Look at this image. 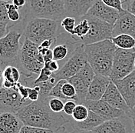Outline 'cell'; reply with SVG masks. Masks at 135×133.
I'll return each mask as SVG.
<instances>
[{
	"label": "cell",
	"instance_id": "obj_35",
	"mask_svg": "<svg viewBox=\"0 0 135 133\" xmlns=\"http://www.w3.org/2000/svg\"><path fill=\"white\" fill-rule=\"evenodd\" d=\"M54 132L45 129H41L37 127H32V126H28L24 125L20 133H53Z\"/></svg>",
	"mask_w": 135,
	"mask_h": 133
},
{
	"label": "cell",
	"instance_id": "obj_32",
	"mask_svg": "<svg viewBox=\"0 0 135 133\" xmlns=\"http://www.w3.org/2000/svg\"><path fill=\"white\" fill-rule=\"evenodd\" d=\"M7 8H8V15L10 21L14 22H18L20 19V13L18 11L19 8H17L14 4L10 3L9 2H8L7 3Z\"/></svg>",
	"mask_w": 135,
	"mask_h": 133
},
{
	"label": "cell",
	"instance_id": "obj_4",
	"mask_svg": "<svg viewBox=\"0 0 135 133\" xmlns=\"http://www.w3.org/2000/svg\"><path fill=\"white\" fill-rule=\"evenodd\" d=\"M58 30L57 21L43 19L32 18L26 24L24 30L25 39L40 45L45 40H56Z\"/></svg>",
	"mask_w": 135,
	"mask_h": 133
},
{
	"label": "cell",
	"instance_id": "obj_50",
	"mask_svg": "<svg viewBox=\"0 0 135 133\" xmlns=\"http://www.w3.org/2000/svg\"><path fill=\"white\" fill-rule=\"evenodd\" d=\"M133 133H135V130H134V132H133Z\"/></svg>",
	"mask_w": 135,
	"mask_h": 133
},
{
	"label": "cell",
	"instance_id": "obj_47",
	"mask_svg": "<svg viewBox=\"0 0 135 133\" xmlns=\"http://www.w3.org/2000/svg\"><path fill=\"white\" fill-rule=\"evenodd\" d=\"M71 133H94L92 131H84V130H79V129H76L74 128L73 131Z\"/></svg>",
	"mask_w": 135,
	"mask_h": 133
},
{
	"label": "cell",
	"instance_id": "obj_9",
	"mask_svg": "<svg viewBox=\"0 0 135 133\" xmlns=\"http://www.w3.org/2000/svg\"><path fill=\"white\" fill-rule=\"evenodd\" d=\"M84 17L89 22L90 31L86 36L79 40L82 45H91L111 39L114 25L94 17L88 16H84Z\"/></svg>",
	"mask_w": 135,
	"mask_h": 133
},
{
	"label": "cell",
	"instance_id": "obj_37",
	"mask_svg": "<svg viewBox=\"0 0 135 133\" xmlns=\"http://www.w3.org/2000/svg\"><path fill=\"white\" fill-rule=\"evenodd\" d=\"M40 99V87L35 85L34 87H29V95L28 99L32 102H36Z\"/></svg>",
	"mask_w": 135,
	"mask_h": 133
},
{
	"label": "cell",
	"instance_id": "obj_3",
	"mask_svg": "<svg viewBox=\"0 0 135 133\" xmlns=\"http://www.w3.org/2000/svg\"><path fill=\"white\" fill-rule=\"evenodd\" d=\"M45 65L43 56L39 52V45L25 39L15 66L19 68L22 75L38 77Z\"/></svg>",
	"mask_w": 135,
	"mask_h": 133
},
{
	"label": "cell",
	"instance_id": "obj_7",
	"mask_svg": "<svg viewBox=\"0 0 135 133\" xmlns=\"http://www.w3.org/2000/svg\"><path fill=\"white\" fill-rule=\"evenodd\" d=\"M135 70V48L132 49H117L110 78L112 81L127 77Z\"/></svg>",
	"mask_w": 135,
	"mask_h": 133
},
{
	"label": "cell",
	"instance_id": "obj_34",
	"mask_svg": "<svg viewBox=\"0 0 135 133\" xmlns=\"http://www.w3.org/2000/svg\"><path fill=\"white\" fill-rule=\"evenodd\" d=\"M78 105V102L75 100H67L65 103V107L63 112L65 115H66L67 116H72V114L74 112V110L76 108Z\"/></svg>",
	"mask_w": 135,
	"mask_h": 133
},
{
	"label": "cell",
	"instance_id": "obj_25",
	"mask_svg": "<svg viewBox=\"0 0 135 133\" xmlns=\"http://www.w3.org/2000/svg\"><path fill=\"white\" fill-rule=\"evenodd\" d=\"M90 31V24L88 20L84 18V19H82L78 25H76L75 29V36H77V38H75L76 41L81 39L82 38H84V36H86Z\"/></svg>",
	"mask_w": 135,
	"mask_h": 133
},
{
	"label": "cell",
	"instance_id": "obj_29",
	"mask_svg": "<svg viewBox=\"0 0 135 133\" xmlns=\"http://www.w3.org/2000/svg\"><path fill=\"white\" fill-rule=\"evenodd\" d=\"M61 25L63 27V29L67 32L68 33L71 35L72 36L75 35V29L76 27V20L74 17H65L61 20Z\"/></svg>",
	"mask_w": 135,
	"mask_h": 133
},
{
	"label": "cell",
	"instance_id": "obj_28",
	"mask_svg": "<svg viewBox=\"0 0 135 133\" xmlns=\"http://www.w3.org/2000/svg\"><path fill=\"white\" fill-rule=\"evenodd\" d=\"M66 101L61 99L59 98H54V97H49V106L51 110L55 113H62L65 103Z\"/></svg>",
	"mask_w": 135,
	"mask_h": 133
},
{
	"label": "cell",
	"instance_id": "obj_22",
	"mask_svg": "<svg viewBox=\"0 0 135 133\" xmlns=\"http://www.w3.org/2000/svg\"><path fill=\"white\" fill-rule=\"evenodd\" d=\"M118 49H132L135 48V39L127 34H120L110 39Z\"/></svg>",
	"mask_w": 135,
	"mask_h": 133
},
{
	"label": "cell",
	"instance_id": "obj_51",
	"mask_svg": "<svg viewBox=\"0 0 135 133\" xmlns=\"http://www.w3.org/2000/svg\"><path fill=\"white\" fill-rule=\"evenodd\" d=\"M122 1H123V0H122Z\"/></svg>",
	"mask_w": 135,
	"mask_h": 133
},
{
	"label": "cell",
	"instance_id": "obj_2",
	"mask_svg": "<svg viewBox=\"0 0 135 133\" xmlns=\"http://www.w3.org/2000/svg\"><path fill=\"white\" fill-rule=\"evenodd\" d=\"M117 49L110 39L84 45L88 62L96 74L110 77Z\"/></svg>",
	"mask_w": 135,
	"mask_h": 133
},
{
	"label": "cell",
	"instance_id": "obj_26",
	"mask_svg": "<svg viewBox=\"0 0 135 133\" xmlns=\"http://www.w3.org/2000/svg\"><path fill=\"white\" fill-rule=\"evenodd\" d=\"M89 115V109L84 104H78L72 114V119L76 122H83Z\"/></svg>",
	"mask_w": 135,
	"mask_h": 133
},
{
	"label": "cell",
	"instance_id": "obj_11",
	"mask_svg": "<svg viewBox=\"0 0 135 133\" xmlns=\"http://www.w3.org/2000/svg\"><path fill=\"white\" fill-rule=\"evenodd\" d=\"M134 130L132 118L126 115L105 121L92 132L94 133H133Z\"/></svg>",
	"mask_w": 135,
	"mask_h": 133
},
{
	"label": "cell",
	"instance_id": "obj_44",
	"mask_svg": "<svg viewBox=\"0 0 135 133\" xmlns=\"http://www.w3.org/2000/svg\"><path fill=\"white\" fill-rule=\"evenodd\" d=\"M55 42V40H51V39H47V40H45L44 42H42V43L40 45V46H42L43 48H45V49H50V47L53 45V43Z\"/></svg>",
	"mask_w": 135,
	"mask_h": 133
},
{
	"label": "cell",
	"instance_id": "obj_48",
	"mask_svg": "<svg viewBox=\"0 0 135 133\" xmlns=\"http://www.w3.org/2000/svg\"><path fill=\"white\" fill-rule=\"evenodd\" d=\"M48 51H49L48 49L43 48V47H42V46H40V45H39V52H40V53L42 54L43 56L46 54V52H47Z\"/></svg>",
	"mask_w": 135,
	"mask_h": 133
},
{
	"label": "cell",
	"instance_id": "obj_45",
	"mask_svg": "<svg viewBox=\"0 0 135 133\" xmlns=\"http://www.w3.org/2000/svg\"><path fill=\"white\" fill-rule=\"evenodd\" d=\"M12 4H14L17 8H22L26 4V0H12Z\"/></svg>",
	"mask_w": 135,
	"mask_h": 133
},
{
	"label": "cell",
	"instance_id": "obj_21",
	"mask_svg": "<svg viewBox=\"0 0 135 133\" xmlns=\"http://www.w3.org/2000/svg\"><path fill=\"white\" fill-rule=\"evenodd\" d=\"M2 79L8 80L10 82L16 85L21 80L22 73L18 67L8 65L2 68Z\"/></svg>",
	"mask_w": 135,
	"mask_h": 133
},
{
	"label": "cell",
	"instance_id": "obj_24",
	"mask_svg": "<svg viewBox=\"0 0 135 133\" xmlns=\"http://www.w3.org/2000/svg\"><path fill=\"white\" fill-rule=\"evenodd\" d=\"M95 75H96V73L94 72L92 67L90 66V64L88 62L77 74V75L82 81H84L85 84L88 85V86H90Z\"/></svg>",
	"mask_w": 135,
	"mask_h": 133
},
{
	"label": "cell",
	"instance_id": "obj_23",
	"mask_svg": "<svg viewBox=\"0 0 135 133\" xmlns=\"http://www.w3.org/2000/svg\"><path fill=\"white\" fill-rule=\"evenodd\" d=\"M8 2L0 1V35L1 38L6 35V29L10 19L8 15L7 8Z\"/></svg>",
	"mask_w": 135,
	"mask_h": 133
},
{
	"label": "cell",
	"instance_id": "obj_5",
	"mask_svg": "<svg viewBox=\"0 0 135 133\" xmlns=\"http://www.w3.org/2000/svg\"><path fill=\"white\" fill-rule=\"evenodd\" d=\"M28 8L33 18L59 21L67 15L63 0H29Z\"/></svg>",
	"mask_w": 135,
	"mask_h": 133
},
{
	"label": "cell",
	"instance_id": "obj_19",
	"mask_svg": "<svg viewBox=\"0 0 135 133\" xmlns=\"http://www.w3.org/2000/svg\"><path fill=\"white\" fill-rule=\"evenodd\" d=\"M24 123L16 113L0 114V133H20Z\"/></svg>",
	"mask_w": 135,
	"mask_h": 133
},
{
	"label": "cell",
	"instance_id": "obj_14",
	"mask_svg": "<svg viewBox=\"0 0 135 133\" xmlns=\"http://www.w3.org/2000/svg\"><path fill=\"white\" fill-rule=\"evenodd\" d=\"M120 34H127L135 39V16L126 10L120 12L118 20L114 25L112 37Z\"/></svg>",
	"mask_w": 135,
	"mask_h": 133
},
{
	"label": "cell",
	"instance_id": "obj_40",
	"mask_svg": "<svg viewBox=\"0 0 135 133\" xmlns=\"http://www.w3.org/2000/svg\"><path fill=\"white\" fill-rule=\"evenodd\" d=\"M45 66L47 67L50 71H51L53 73L54 72H58L59 69H60V65H59V62L58 61H56V60H52V61H51L49 62H48V63H46L45 65Z\"/></svg>",
	"mask_w": 135,
	"mask_h": 133
},
{
	"label": "cell",
	"instance_id": "obj_43",
	"mask_svg": "<svg viewBox=\"0 0 135 133\" xmlns=\"http://www.w3.org/2000/svg\"><path fill=\"white\" fill-rule=\"evenodd\" d=\"M16 86V85L10 82L8 80H5V79H2V87L5 88V89H13Z\"/></svg>",
	"mask_w": 135,
	"mask_h": 133
},
{
	"label": "cell",
	"instance_id": "obj_46",
	"mask_svg": "<svg viewBox=\"0 0 135 133\" xmlns=\"http://www.w3.org/2000/svg\"><path fill=\"white\" fill-rule=\"evenodd\" d=\"M128 116H130L131 118H132V120H133V122H134V129H135V106L133 108H131V111H130V112L128 113V115H127Z\"/></svg>",
	"mask_w": 135,
	"mask_h": 133
},
{
	"label": "cell",
	"instance_id": "obj_18",
	"mask_svg": "<svg viewBox=\"0 0 135 133\" xmlns=\"http://www.w3.org/2000/svg\"><path fill=\"white\" fill-rule=\"evenodd\" d=\"M68 16L79 17L87 15L97 0H63Z\"/></svg>",
	"mask_w": 135,
	"mask_h": 133
},
{
	"label": "cell",
	"instance_id": "obj_42",
	"mask_svg": "<svg viewBox=\"0 0 135 133\" xmlns=\"http://www.w3.org/2000/svg\"><path fill=\"white\" fill-rule=\"evenodd\" d=\"M43 58H44V61H45V63L46 64V63H48V62H49L51 61H52L53 59H54V56H53V52H52V50L49 49V51L46 52V54L43 56Z\"/></svg>",
	"mask_w": 135,
	"mask_h": 133
},
{
	"label": "cell",
	"instance_id": "obj_30",
	"mask_svg": "<svg viewBox=\"0 0 135 133\" xmlns=\"http://www.w3.org/2000/svg\"><path fill=\"white\" fill-rule=\"evenodd\" d=\"M62 93L66 97L68 100H75L77 102L78 95L76 92L75 88L69 82H66L62 86Z\"/></svg>",
	"mask_w": 135,
	"mask_h": 133
},
{
	"label": "cell",
	"instance_id": "obj_17",
	"mask_svg": "<svg viewBox=\"0 0 135 133\" xmlns=\"http://www.w3.org/2000/svg\"><path fill=\"white\" fill-rule=\"evenodd\" d=\"M111 82L108 76L96 74L88 88L86 100L98 101L101 100Z\"/></svg>",
	"mask_w": 135,
	"mask_h": 133
},
{
	"label": "cell",
	"instance_id": "obj_33",
	"mask_svg": "<svg viewBox=\"0 0 135 133\" xmlns=\"http://www.w3.org/2000/svg\"><path fill=\"white\" fill-rule=\"evenodd\" d=\"M53 74V72L50 71L47 67H44L41 71L40 74L38 75L37 79L35 81V85L38 83H42V82H47L50 79L51 75Z\"/></svg>",
	"mask_w": 135,
	"mask_h": 133
},
{
	"label": "cell",
	"instance_id": "obj_41",
	"mask_svg": "<svg viewBox=\"0 0 135 133\" xmlns=\"http://www.w3.org/2000/svg\"><path fill=\"white\" fill-rule=\"evenodd\" d=\"M73 129H74V127L72 126V125L70 122H68L53 133H71Z\"/></svg>",
	"mask_w": 135,
	"mask_h": 133
},
{
	"label": "cell",
	"instance_id": "obj_20",
	"mask_svg": "<svg viewBox=\"0 0 135 133\" xmlns=\"http://www.w3.org/2000/svg\"><path fill=\"white\" fill-rule=\"evenodd\" d=\"M104 122L105 120L103 118L91 110H89V115L88 118L83 122H76L72 119V118H71L69 121V122L75 129L84 131H93Z\"/></svg>",
	"mask_w": 135,
	"mask_h": 133
},
{
	"label": "cell",
	"instance_id": "obj_1",
	"mask_svg": "<svg viewBox=\"0 0 135 133\" xmlns=\"http://www.w3.org/2000/svg\"><path fill=\"white\" fill-rule=\"evenodd\" d=\"M49 98H40L36 102H32L25 106L17 112L24 125L37 127L55 132L61 126L69 122L71 117L55 113L49 106Z\"/></svg>",
	"mask_w": 135,
	"mask_h": 133
},
{
	"label": "cell",
	"instance_id": "obj_16",
	"mask_svg": "<svg viewBox=\"0 0 135 133\" xmlns=\"http://www.w3.org/2000/svg\"><path fill=\"white\" fill-rule=\"evenodd\" d=\"M113 82L122 94L128 106L131 108H134L135 106V70L125 78L114 80Z\"/></svg>",
	"mask_w": 135,
	"mask_h": 133
},
{
	"label": "cell",
	"instance_id": "obj_13",
	"mask_svg": "<svg viewBox=\"0 0 135 133\" xmlns=\"http://www.w3.org/2000/svg\"><path fill=\"white\" fill-rule=\"evenodd\" d=\"M86 16L99 19L114 25L120 16V12L107 6L101 0H97L92 7L89 9Z\"/></svg>",
	"mask_w": 135,
	"mask_h": 133
},
{
	"label": "cell",
	"instance_id": "obj_49",
	"mask_svg": "<svg viewBox=\"0 0 135 133\" xmlns=\"http://www.w3.org/2000/svg\"><path fill=\"white\" fill-rule=\"evenodd\" d=\"M1 1H6V2H8L9 0H1Z\"/></svg>",
	"mask_w": 135,
	"mask_h": 133
},
{
	"label": "cell",
	"instance_id": "obj_12",
	"mask_svg": "<svg viewBox=\"0 0 135 133\" xmlns=\"http://www.w3.org/2000/svg\"><path fill=\"white\" fill-rule=\"evenodd\" d=\"M82 104L85 105L89 110L92 111L94 113L98 114L99 116L103 118L105 121L127 115L124 111L114 108L108 102L101 99L98 101L86 100Z\"/></svg>",
	"mask_w": 135,
	"mask_h": 133
},
{
	"label": "cell",
	"instance_id": "obj_10",
	"mask_svg": "<svg viewBox=\"0 0 135 133\" xmlns=\"http://www.w3.org/2000/svg\"><path fill=\"white\" fill-rule=\"evenodd\" d=\"M30 100L22 99L16 86L13 89L1 88L0 91V111L2 112L16 113L25 106L30 104Z\"/></svg>",
	"mask_w": 135,
	"mask_h": 133
},
{
	"label": "cell",
	"instance_id": "obj_39",
	"mask_svg": "<svg viewBox=\"0 0 135 133\" xmlns=\"http://www.w3.org/2000/svg\"><path fill=\"white\" fill-rule=\"evenodd\" d=\"M122 2L124 9L135 16V0H123Z\"/></svg>",
	"mask_w": 135,
	"mask_h": 133
},
{
	"label": "cell",
	"instance_id": "obj_31",
	"mask_svg": "<svg viewBox=\"0 0 135 133\" xmlns=\"http://www.w3.org/2000/svg\"><path fill=\"white\" fill-rule=\"evenodd\" d=\"M66 82H67V80H65V79L59 80V82H57V84L51 89L50 93H49V97L59 98V99H61L67 101L68 99H66V97L62 93V86Z\"/></svg>",
	"mask_w": 135,
	"mask_h": 133
},
{
	"label": "cell",
	"instance_id": "obj_8",
	"mask_svg": "<svg viewBox=\"0 0 135 133\" xmlns=\"http://www.w3.org/2000/svg\"><path fill=\"white\" fill-rule=\"evenodd\" d=\"M87 63L88 58L84 50V45L81 44L76 47L66 62L61 66L58 72H54L53 74L58 81L61 79L68 80L77 75Z\"/></svg>",
	"mask_w": 135,
	"mask_h": 133
},
{
	"label": "cell",
	"instance_id": "obj_15",
	"mask_svg": "<svg viewBox=\"0 0 135 133\" xmlns=\"http://www.w3.org/2000/svg\"><path fill=\"white\" fill-rule=\"evenodd\" d=\"M101 100L108 102L114 108L124 111L127 115H128L131 109L127 104L126 101L124 99L122 94L120 93L117 85L112 80L109 84L105 93L104 94Z\"/></svg>",
	"mask_w": 135,
	"mask_h": 133
},
{
	"label": "cell",
	"instance_id": "obj_38",
	"mask_svg": "<svg viewBox=\"0 0 135 133\" xmlns=\"http://www.w3.org/2000/svg\"><path fill=\"white\" fill-rule=\"evenodd\" d=\"M17 89L18 90L20 95H22V99L25 100L28 99V95H29V87H27L21 83L20 82L16 84Z\"/></svg>",
	"mask_w": 135,
	"mask_h": 133
},
{
	"label": "cell",
	"instance_id": "obj_6",
	"mask_svg": "<svg viewBox=\"0 0 135 133\" xmlns=\"http://www.w3.org/2000/svg\"><path fill=\"white\" fill-rule=\"evenodd\" d=\"M22 35L16 30H11L0 39V57L2 68L6 66H16L22 45Z\"/></svg>",
	"mask_w": 135,
	"mask_h": 133
},
{
	"label": "cell",
	"instance_id": "obj_27",
	"mask_svg": "<svg viewBox=\"0 0 135 133\" xmlns=\"http://www.w3.org/2000/svg\"><path fill=\"white\" fill-rule=\"evenodd\" d=\"M52 52L54 56V60H56L58 62L63 61L69 54L68 47L65 44H59L55 45Z\"/></svg>",
	"mask_w": 135,
	"mask_h": 133
},
{
	"label": "cell",
	"instance_id": "obj_36",
	"mask_svg": "<svg viewBox=\"0 0 135 133\" xmlns=\"http://www.w3.org/2000/svg\"><path fill=\"white\" fill-rule=\"evenodd\" d=\"M101 1L104 4H106L107 6L118 10L120 12L124 11V9L123 8V2H122V0H101Z\"/></svg>",
	"mask_w": 135,
	"mask_h": 133
}]
</instances>
